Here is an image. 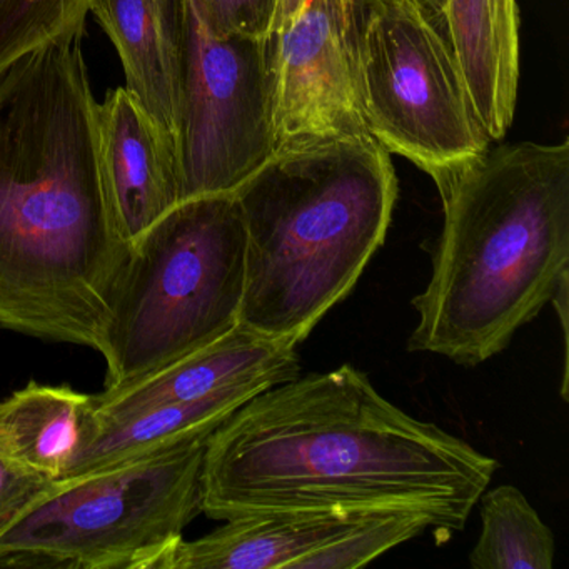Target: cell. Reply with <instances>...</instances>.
I'll list each match as a JSON object with an SVG mask.
<instances>
[{
  "mask_svg": "<svg viewBox=\"0 0 569 569\" xmlns=\"http://www.w3.org/2000/svg\"><path fill=\"white\" fill-rule=\"evenodd\" d=\"M196 18L214 36L274 32L279 0H188Z\"/></svg>",
  "mask_w": 569,
  "mask_h": 569,
  "instance_id": "cell-19",
  "label": "cell"
},
{
  "mask_svg": "<svg viewBox=\"0 0 569 569\" xmlns=\"http://www.w3.org/2000/svg\"><path fill=\"white\" fill-rule=\"evenodd\" d=\"M415 2L422 6L432 18L438 19L448 31V26H446V0H415Z\"/></svg>",
  "mask_w": 569,
  "mask_h": 569,
  "instance_id": "cell-23",
  "label": "cell"
},
{
  "mask_svg": "<svg viewBox=\"0 0 569 569\" xmlns=\"http://www.w3.org/2000/svg\"><path fill=\"white\" fill-rule=\"evenodd\" d=\"M478 502L481 535L469 552L472 568H552L555 535L516 486L486 489Z\"/></svg>",
  "mask_w": 569,
  "mask_h": 569,
  "instance_id": "cell-16",
  "label": "cell"
},
{
  "mask_svg": "<svg viewBox=\"0 0 569 569\" xmlns=\"http://www.w3.org/2000/svg\"><path fill=\"white\" fill-rule=\"evenodd\" d=\"M181 0H92L91 14L109 36L124 69V88L161 131L178 134Z\"/></svg>",
  "mask_w": 569,
  "mask_h": 569,
  "instance_id": "cell-14",
  "label": "cell"
},
{
  "mask_svg": "<svg viewBox=\"0 0 569 569\" xmlns=\"http://www.w3.org/2000/svg\"><path fill=\"white\" fill-rule=\"evenodd\" d=\"M446 26L476 119L492 142L502 141L518 98L516 0H446Z\"/></svg>",
  "mask_w": 569,
  "mask_h": 569,
  "instance_id": "cell-13",
  "label": "cell"
},
{
  "mask_svg": "<svg viewBox=\"0 0 569 569\" xmlns=\"http://www.w3.org/2000/svg\"><path fill=\"white\" fill-rule=\"evenodd\" d=\"M246 228L232 194L179 202L131 244L99 355L119 388L239 326Z\"/></svg>",
  "mask_w": 569,
  "mask_h": 569,
  "instance_id": "cell-4",
  "label": "cell"
},
{
  "mask_svg": "<svg viewBox=\"0 0 569 569\" xmlns=\"http://www.w3.org/2000/svg\"><path fill=\"white\" fill-rule=\"evenodd\" d=\"M91 396L69 386L29 382L0 401V451L51 479L78 445Z\"/></svg>",
  "mask_w": 569,
  "mask_h": 569,
  "instance_id": "cell-15",
  "label": "cell"
},
{
  "mask_svg": "<svg viewBox=\"0 0 569 569\" xmlns=\"http://www.w3.org/2000/svg\"><path fill=\"white\" fill-rule=\"evenodd\" d=\"M181 201L231 194L276 152L278 32L214 36L179 8Z\"/></svg>",
  "mask_w": 569,
  "mask_h": 569,
  "instance_id": "cell-7",
  "label": "cell"
},
{
  "mask_svg": "<svg viewBox=\"0 0 569 569\" xmlns=\"http://www.w3.org/2000/svg\"><path fill=\"white\" fill-rule=\"evenodd\" d=\"M305 0H279L278 16H276L274 32L284 31L296 16L301 11Z\"/></svg>",
  "mask_w": 569,
  "mask_h": 569,
  "instance_id": "cell-22",
  "label": "cell"
},
{
  "mask_svg": "<svg viewBox=\"0 0 569 569\" xmlns=\"http://www.w3.org/2000/svg\"><path fill=\"white\" fill-rule=\"evenodd\" d=\"M356 71L369 136L426 174L492 142L448 31L415 0H358Z\"/></svg>",
  "mask_w": 569,
  "mask_h": 569,
  "instance_id": "cell-6",
  "label": "cell"
},
{
  "mask_svg": "<svg viewBox=\"0 0 569 569\" xmlns=\"http://www.w3.org/2000/svg\"><path fill=\"white\" fill-rule=\"evenodd\" d=\"M208 439L54 479L0 526V566L152 569L202 515Z\"/></svg>",
  "mask_w": 569,
  "mask_h": 569,
  "instance_id": "cell-5",
  "label": "cell"
},
{
  "mask_svg": "<svg viewBox=\"0 0 569 569\" xmlns=\"http://www.w3.org/2000/svg\"><path fill=\"white\" fill-rule=\"evenodd\" d=\"M356 8L358 0H305L278 32L276 151L369 136L356 71Z\"/></svg>",
  "mask_w": 569,
  "mask_h": 569,
  "instance_id": "cell-8",
  "label": "cell"
},
{
  "mask_svg": "<svg viewBox=\"0 0 569 569\" xmlns=\"http://www.w3.org/2000/svg\"><path fill=\"white\" fill-rule=\"evenodd\" d=\"M429 176L445 221L408 348L475 368L508 348L569 272V141L489 142Z\"/></svg>",
  "mask_w": 569,
  "mask_h": 569,
  "instance_id": "cell-2",
  "label": "cell"
},
{
  "mask_svg": "<svg viewBox=\"0 0 569 569\" xmlns=\"http://www.w3.org/2000/svg\"><path fill=\"white\" fill-rule=\"evenodd\" d=\"M499 462L389 402L349 365L259 392L206 445L202 512L406 515L439 541L466 528Z\"/></svg>",
  "mask_w": 569,
  "mask_h": 569,
  "instance_id": "cell-1",
  "label": "cell"
},
{
  "mask_svg": "<svg viewBox=\"0 0 569 569\" xmlns=\"http://www.w3.org/2000/svg\"><path fill=\"white\" fill-rule=\"evenodd\" d=\"M372 516V515H371ZM366 516L348 512H261L228 519L194 541L169 546L152 569H291Z\"/></svg>",
  "mask_w": 569,
  "mask_h": 569,
  "instance_id": "cell-11",
  "label": "cell"
},
{
  "mask_svg": "<svg viewBox=\"0 0 569 569\" xmlns=\"http://www.w3.org/2000/svg\"><path fill=\"white\" fill-rule=\"evenodd\" d=\"M262 391L266 389L261 386H241L201 401L152 406L118 416H96L89 406L78 445L61 478L148 458L211 436L229 416Z\"/></svg>",
  "mask_w": 569,
  "mask_h": 569,
  "instance_id": "cell-12",
  "label": "cell"
},
{
  "mask_svg": "<svg viewBox=\"0 0 569 569\" xmlns=\"http://www.w3.org/2000/svg\"><path fill=\"white\" fill-rule=\"evenodd\" d=\"M299 375L296 345L264 338L239 325L218 341L158 371L91 396V411L118 416L152 406L201 401L241 386L269 389Z\"/></svg>",
  "mask_w": 569,
  "mask_h": 569,
  "instance_id": "cell-9",
  "label": "cell"
},
{
  "mask_svg": "<svg viewBox=\"0 0 569 569\" xmlns=\"http://www.w3.org/2000/svg\"><path fill=\"white\" fill-rule=\"evenodd\" d=\"M92 0H0V72L68 36L84 34Z\"/></svg>",
  "mask_w": 569,
  "mask_h": 569,
  "instance_id": "cell-17",
  "label": "cell"
},
{
  "mask_svg": "<svg viewBox=\"0 0 569 569\" xmlns=\"http://www.w3.org/2000/svg\"><path fill=\"white\" fill-rule=\"evenodd\" d=\"M54 479L21 465L0 451V526L12 518L22 506L48 488Z\"/></svg>",
  "mask_w": 569,
  "mask_h": 569,
  "instance_id": "cell-20",
  "label": "cell"
},
{
  "mask_svg": "<svg viewBox=\"0 0 569 569\" xmlns=\"http://www.w3.org/2000/svg\"><path fill=\"white\" fill-rule=\"evenodd\" d=\"M232 194L248 239L239 325L298 346L385 244L398 179L371 136H349L278 149Z\"/></svg>",
  "mask_w": 569,
  "mask_h": 569,
  "instance_id": "cell-3",
  "label": "cell"
},
{
  "mask_svg": "<svg viewBox=\"0 0 569 569\" xmlns=\"http://www.w3.org/2000/svg\"><path fill=\"white\" fill-rule=\"evenodd\" d=\"M426 519L406 512L366 516L328 545L292 562L291 569H355L428 531Z\"/></svg>",
  "mask_w": 569,
  "mask_h": 569,
  "instance_id": "cell-18",
  "label": "cell"
},
{
  "mask_svg": "<svg viewBox=\"0 0 569 569\" xmlns=\"http://www.w3.org/2000/svg\"><path fill=\"white\" fill-rule=\"evenodd\" d=\"M569 272L562 276L559 281L558 288H556L555 295H552L551 301L556 309V316H558L559 326H561L562 335V379H561V398L568 401V318H569Z\"/></svg>",
  "mask_w": 569,
  "mask_h": 569,
  "instance_id": "cell-21",
  "label": "cell"
},
{
  "mask_svg": "<svg viewBox=\"0 0 569 569\" xmlns=\"http://www.w3.org/2000/svg\"><path fill=\"white\" fill-rule=\"evenodd\" d=\"M99 129L112 211L132 244L181 202L176 146L126 88L99 102Z\"/></svg>",
  "mask_w": 569,
  "mask_h": 569,
  "instance_id": "cell-10",
  "label": "cell"
}]
</instances>
